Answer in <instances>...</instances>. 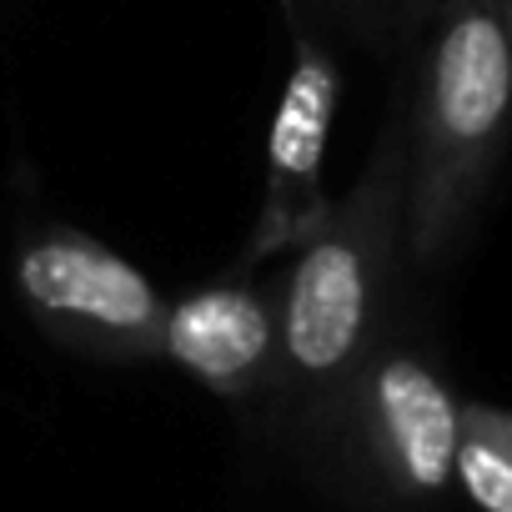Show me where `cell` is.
I'll use <instances>...</instances> for the list:
<instances>
[{"label": "cell", "mask_w": 512, "mask_h": 512, "mask_svg": "<svg viewBox=\"0 0 512 512\" xmlns=\"http://www.w3.org/2000/svg\"><path fill=\"white\" fill-rule=\"evenodd\" d=\"M502 6H507V11H512V0H502Z\"/></svg>", "instance_id": "8"}, {"label": "cell", "mask_w": 512, "mask_h": 512, "mask_svg": "<svg viewBox=\"0 0 512 512\" xmlns=\"http://www.w3.org/2000/svg\"><path fill=\"white\" fill-rule=\"evenodd\" d=\"M161 362H176L226 402L267 397L277 372V297L256 282H216L171 302Z\"/></svg>", "instance_id": "6"}, {"label": "cell", "mask_w": 512, "mask_h": 512, "mask_svg": "<svg viewBox=\"0 0 512 512\" xmlns=\"http://www.w3.org/2000/svg\"><path fill=\"white\" fill-rule=\"evenodd\" d=\"M16 292L36 327L96 362L136 367L161 357L166 297L121 251L81 226L31 231L16 251Z\"/></svg>", "instance_id": "4"}, {"label": "cell", "mask_w": 512, "mask_h": 512, "mask_svg": "<svg viewBox=\"0 0 512 512\" xmlns=\"http://www.w3.org/2000/svg\"><path fill=\"white\" fill-rule=\"evenodd\" d=\"M462 397L442 367L412 347L382 337L352 377L327 437H342L347 457L392 502H432L457 472Z\"/></svg>", "instance_id": "3"}, {"label": "cell", "mask_w": 512, "mask_h": 512, "mask_svg": "<svg viewBox=\"0 0 512 512\" xmlns=\"http://www.w3.org/2000/svg\"><path fill=\"white\" fill-rule=\"evenodd\" d=\"M512 131V41L492 0H457L427 56L407 146L402 256L432 272L467 241Z\"/></svg>", "instance_id": "2"}, {"label": "cell", "mask_w": 512, "mask_h": 512, "mask_svg": "<svg viewBox=\"0 0 512 512\" xmlns=\"http://www.w3.org/2000/svg\"><path fill=\"white\" fill-rule=\"evenodd\" d=\"M402 206H407V136L392 126L357 186L332 201V216L307 236L292 267L277 277V412L307 432L327 437L337 407L362 372V362L387 337V307L397 292L402 256Z\"/></svg>", "instance_id": "1"}, {"label": "cell", "mask_w": 512, "mask_h": 512, "mask_svg": "<svg viewBox=\"0 0 512 512\" xmlns=\"http://www.w3.org/2000/svg\"><path fill=\"white\" fill-rule=\"evenodd\" d=\"M332 116H337V71L322 51H302L272 116L267 191H262V216H256L246 256H241L246 267L272 262L277 251H297L332 216V196L322 186Z\"/></svg>", "instance_id": "5"}, {"label": "cell", "mask_w": 512, "mask_h": 512, "mask_svg": "<svg viewBox=\"0 0 512 512\" xmlns=\"http://www.w3.org/2000/svg\"><path fill=\"white\" fill-rule=\"evenodd\" d=\"M452 487H462L477 512H512V412L507 407L462 397Z\"/></svg>", "instance_id": "7"}, {"label": "cell", "mask_w": 512, "mask_h": 512, "mask_svg": "<svg viewBox=\"0 0 512 512\" xmlns=\"http://www.w3.org/2000/svg\"><path fill=\"white\" fill-rule=\"evenodd\" d=\"M507 41H512V26H507Z\"/></svg>", "instance_id": "9"}]
</instances>
